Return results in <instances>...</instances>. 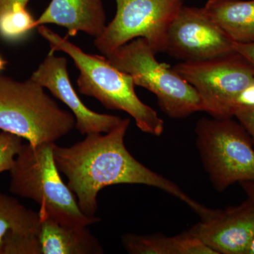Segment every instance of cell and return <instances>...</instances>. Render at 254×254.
Returning <instances> with one entry per match:
<instances>
[{"mask_svg":"<svg viewBox=\"0 0 254 254\" xmlns=\"http://www.w3.org/2000/svg\"><path fill=\"white\" fill-rule=\"evenodd\" d=\"M205 12L235 43H254V0H208Z\"/></svg>","mask_w":254,"mask_h":254,"instance_id":"obj_15","label":"cell"},{"mask_svg":"<svg viewBox=\"0 0 254 254\" xmlns=\"http://www.w3.org/2000/svg\"><path fill=\"white\" fill-rule=\"evenodd\" d=\"M55 143L23 144L9 170L10 192L35 200L39 210L64 225L88 227L98 223V217L83 213L76 195L60 176L55 161Z\"/></svg>","mask_w":254,"mask_h":254,"instance_id":"obj_3","label":"cell"},{"mask_svg":"<svg viewBox=\"0 0 254 254\" xmlns=\"http://www.w3.org/2000/svg\"><path fill=\"white\" fill-rule=\"evenodd\" d=\"M130 119H123L112 131L90 133L69 147L55 143L54 158L60 172L76 195L78 206L88 217H95L98 193L111 185H144L176 197L199 216L208 208L192 199L176 184L152 171L132 156L125 144Z\"/></svg>","mask_w":254,"mask_h":254,"instance_id":"obj_1","label":"cell"},{"mask_svg":"<svg viewBox=\"0 0 254 254\" xmlns=\"http://www.w3.org/2000/svg\"><path fill=\"white\" fill-rule=\"evenodd\" d=\"M195 143L214 189L224 191L242 182H254V145L240 122L202 118L195 126Z\"/></svg>","mask_w":254,"mask_h":254,"instance_id":"obj_7","label":"cell"},{"mask_svg":"<svg viewBox=\"0 0 254 254\" xmlns=\"http://www.w3.org/2000/svg\"><path fill=\"white\" fill-rule=\"evenodd\" d=\"M6 65V62L3 59L2 57L0 55V71L4 69L5 66Z\"/></svg>","mask_w":254,"mask_h":254,"instance_id":"obj_24","label":"cell"},{"mask_svg":"<svg viewBox=\"0 0 254 254\" xmlns=\"http://www.w3.org/2000/svg\"><path fill=\"white\" fill-rule=\"evenodd\" d=\"M240 185L247 195V199L250 200L254 205V182H240Z\"/></svg>","mask_w":254,"mask_h":254,"instance_id":"obj_21","label":"cell"},{"mask_svg":"<svg viewBox=\"0 0 254 254\" xmlns=\"http://www.w3.org/2000/svg\"><path fill=\"white\" fill-rule=\"evenodd\" d=\"M39 222L38 212L0 192V254H41Z\"/></svg>","mask_w":254,"mask_h":254,"instance_id":"obj_12","label":"cell"},{"mask_svg":"<svg viewBox=\"0 0 254 254\" xmlns=\"http://www.w3.org/2000/svg\"><path fill=\"white\" fill-rule=\"evenodd\" d=\"M143 38H138L107 55L112 64L133 78L136 86L153 93L162 110L170 118H187L203 111L198 93L175 68L160 63Z\"/></svg>","mask_w":254,"mask_h":254,"instance_id":"obj_6","label":"cell"},{"mask_svg":"<svg viewBox=\"0 0 254 254\" xmlns=\"http://www.w3.org/2000/svg\"><path fill=\"white\" fill-rule=\"evenodd\" d=\"M185 0H115L116 14L94 45L107 56L128 42L143 38L155 54L166 53L170 25Z\"/></svg>","mask_w":254,"mask_h":254,"instance_id":"obj_8","label":"cell"},{"mask_svg":"<svg viewBox=\"0 0 254 254\" xmlns=\"http://www.w3.org/2000/svg\"><path fill=\"white\" fill-rule=\"evenodd\" d=\"M235 118L245 127L254 145V103L241 107L235 113Z\"/></svg>","mask_w":254,"mask_h":254,"instance_id":"obj_19","label":"cell"},{"mask_svg":"<svg viewBox=\"0 0 254 254\" xmlns=\"http://www.w3.org/2000/svg\"><path fill=\"white\" fill-rule=\"evenodd\" d=\"M233 48L237 53L248 60L254 68V43H238L233 42Z\"/></svg>","mask_w":254,"mask_h":254,"instance_id":"obj_20","label":"cell"},{"mask_svg":"<svg viewBox=\"0 0 254 254\" xmlns=\"http://www.w3.org/2000/svg\"><path fill=\"white\" fill-rule=\"evenodd\" d=\"M51 51L33 73L31 78L51 92L71 110L76 127L82 135L108 133L118 126L123 119L115 115L95 113L81 101L70 81L67 60Z\"/></svg>","mask_w":254,"mask_h":254,"instance_id":"obj_11","label":"cell"},{"mask_svg":"<svg viewBox=\"0 0 254 254\" xmlns=\"http://www.w3.org/2000/svg\"><path fill=\"white\" fill-rule=\"evenodd\" d=\"M76 127L72 113L61 109L30 78L20 82L0 75V130L32 145L55 143Z\"/></svg>","mask_w":254,"mask_h":254,"instance_id":"obj_4","label":"cell"},{"mask_svg":"<svg viewBox=\"0 0 254 254\" xmlns=\"http://www.w3.org/2000/svg\"><path fill=\"white\" fill-rule=\"evenodd\" d=\"M41 254H101L103 249L88 227L64 225L39 210Z\"/></svg>","mask_w":254,"mask_h":254,"instance_id":"obj_14","label":"cell"},{"mask_svg":"<svg viewBox=\"0 0 254 254\" xmlns=\"http://www.w3.org/2000/svg\"><path fill=\"white\" fill-rule=\"evenodd\" d=\"M122 241L125 250L131 254H215L187 232L174 237L127 234Z\"/></svg>","mask_w":254,"mask_h":254,"instance_id":"obj_16","label":"cell"},{"mask_svg":"<svg viewBox=\"0 0 254 254\" xmlns=\"http://www.w3.org/2000/svg\"><path fill=\"white\" fill-rule=\"evenodd\" d=\"M28 1L29 0H0V13L9 8L14 3H19L26 6Z\"/></svg>","mask_w":254,"mask_h":254,"instance_id":"obj_22","label":"cell"},{"mask_svg":"<svg viewBox=\"0 0 254 254\" xmlns=\"http://www.w3.org/2000/svg\"><path fill=\"white\" fill-rule=\"evenodd\" d=\"M38 33L49 43L53 52L62 51L74 62L79 71L77 79L81 94L93 97L110 110L125 112L144 133L160 136L165 123L153 108L140 100L133 78L115 67L106 57L90 55L47 27H38Z\"/></svg>","mask_w":254,"mask_h":254,"instance_id":"obj_2","label":"cell"},{"mask_svg":"<svg viewBox=\"0 0 254 254\" xmlns=\"http://www.w3.org/2000/svg\"><path fill=\"white\" fill-rule=\"evenodd\" d=\"M105 20L102 0H52L36 25H58L67 29L68 36L83 32L97 38L106 28Z\"/></svg>","mask_w":254,"mask_h":254,"instance_id":"obj_13","label":"cell"},{"mask_svg":"<svg viewBox=\"0 0 254 254\" xmlns=\"http://www.w3.org/2000/svg\"><path fill=\"white\" fill-rule=\"evenodd\" d=\"M187 232L215 254H245L254 237V205L247 199L237 206L211 210Z\"/></svg>","mask_w":254,"mask_h":254,"instance_id":"obj_10","label":"cell"},{"mask_svg":"<svg viewBox=\"0 0 254 254\" xmlns=\"http://www.w3.org/2000/svg\"><path fill=\"white\" fill-rule=\"evenodd\" d=\"M234 52L233 41L203 7L184 6L169 28L166 53L182 62L204 61Z\"/></svg>","mask_w":254,"mask_h":254,"instance_id":"obj_9","label":"cell"},{"mask_svg":"<svg viewBox=\"0 0 254 254\" xmlns=\"http://www.w3.org/2000/svg\"><path fill=\"white\" fill-rule=\"evenodd\" d=\"M36 19L26 6L14 3L0 13V37L6 41H20L36 28Z\"/></svg>","mask_w":254,"mask_h":254,"instance_id":"obj_17","label":"cell"},{"mask_svg":"<svg viewBox=\"0 0 254 254\" xmlns=\"http://www.w3.org/2000/svg\"><path fill=\"white\" fill-rule=\"evenodd\" d=\"M22 145L19 136L8 132L0 133V173L11 170Z\"/></svg>","mask_w":254,"mask_h":254,"instance_id":"obj_18","label":"cell"},{"mask_svg":"<svg viewBox=\"0 0 254 254\" xmlns=\"http://www.w3.org/2000/svg\"><path fill=\"white\" fill-rule=\"evenodd\" d=\"M199 95L203 112L215 118H235L241 107L254 103V68L236 51L174 67Z\"/></svg>","mask_w":254,"mask_h":254,"instance_id":"obj_5","label":"cell"},{"mask_svg":"<svg viewBox=\"0 0 254 254\" xmlns=\"http://www.w3.org/2000/svg\"><path fill=\"white\" fill-rule=\"evenodd\" d=\"M245 254H254V237L252 240L251 241L250 245H249L248 248L246 251Z\"/></svg>","mask_w":254,"mask_h":254,"instance_id":"obj_23","label":"cell"}]
</instances>
